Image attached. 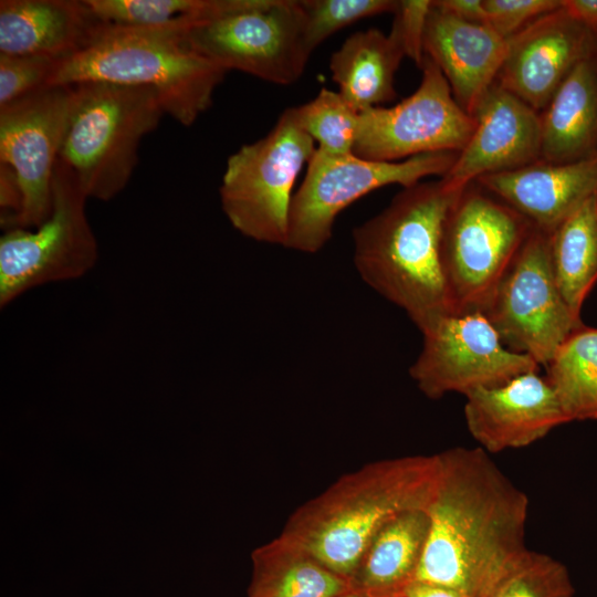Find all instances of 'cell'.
Listing matches in <instances>:
<instances>
[{
	"label": "cell",
	"instance_id": "18",
	"mask_svg": "<svg viewBox=\"0 0 597 597\" xmlns=\"http://www.w3.org/2000/svg\"><path fill=\"white\" fill-rule=\"evenodd\" d=\"M423 50L446 77L457 103L472 115L480 98L496 81L506 40L485 24L454 17L432 0Z\"/></svg>",
	"mask_w": 597,
	"mask_h": 597
},
{
	"label": "cell",
	"instance_id": "28",
	"mask_svg": "<svg viewBox=\"0 0 597 597\" xmlns=\"http://www.w3.org/2000/svg\"><path fill=\"white\" fill-rule=\"evenodd\" d=\"M568 570L552 556L526 549L486 597H573Z\"/></svg>",
	"mask_w": 597,
	"mask_h": 597
},
{
	"label": "cell",
	"instance_id": "9",
	"mask_svg": "<svg viewBox=\"0 0 597 597\" xmlns=\"http://www.w3.org/2000/svg\"><path fill=\"white\" fill-rule=\"evenodd\" d=\"M455 151L428 153L402 161H374L355 154L333 155L316 148L293 195L285 248L302 253L322 250L337 216L367 193L389 185L411 187L429 176L443 177Z\"/></svg>",
	"mask_w": 597,
	"mask_h": 597
},
{
	"label": "cell",
	"instance_id": "7",
	"mask_svg": "<svg viewBox=\"0 0 597 597\" xmlns=\"http://www.w3.org/2000/svg\"><path fill=\"white\" fill-rule=\"evenodd\" d=\"M315 150L289 107L264 137L233 153L219 188L231 226L256 242L285 247L292 190Z\"/></svg>",
	"mask_w": 597,
	"mask_h": 597
},
{
	"label": "cell",
	"instance_id": "25",
	"mask_svg": "<svg viewBox=\"0 0 597 597\" xmlns=\"http://www.w3.org/2000/svg\"><path fill=\"white\" fill-rule=\"evenodd\" d=\"M549 254L562 297L580 318L582 306L597 282V196L549 232Z\"/></svg>",
	"mask_w": 597,
	"mask_h": 597
},
{
	"label": "cell",
	"instance_id": "35",
	"mask_svg": "<svg viewBox=\"0 0 597 597\" xmlns=\"http://www.w3.org/2000/svg\"><path fill=\"white\" fill-rule=\"evenodd\" d=\"M563 7L597 34V0H563Z\"/></svg>",
	"mask_w": 597,
	"mask_h": 597
},
{
	"label": "cell",
	"instance_id": "3",
	"mask_svg": "<svg viewBox=\"0 0 597 597\" xmlns=\"http://www.w3.org/2000/svg\"><path fill=\"white\" fill-rule=\"evenodd\" d=\"M439 473V453L367 463L301 505L280 536L350 583L369 543L388 521L408 510H427Z\"/></svg>",
	"mask_w": 597,
	"mask_h": 597
},
{
	"label": "cell",
	"instance_id": "17",
	"mask_svg": "<svg viewBox=\"0 0 597 597\" xmlns=\"http://www.w3.org/2000/svg\"><path fill=\"white\" fill-rule=\"evenodd\" d=\"M464 419L488 453L527 447L570 422L551 384L532 370L465 396Z\"/></svg>",
	"mask_w": 597,
	"mask_h": 597
},
{
	"label": "cell",
	"instance_id": "14",
	"mask_svg": "<svg viewBox=\"0 0 597 597\" xmlns=\"http://www.w3.org/2000/svg\"><path fill=\"white\" fill-rule=\"evenodd\" d=\"M73 101L74 85H55L0 107V163L13 170L22 195L14 228L34 229L52 211L53 175Z\"/></svg>",
	"mask_w": 597,
	"mask_h": 597
},
{
	"label": "cell",
	"instance_id": "10",
	"mask_svg": "<svg viewBox=\"0 0 597 597\" xmlns=\"http://www.w3.org/2000/svg\"><path fill=\"white\" fill-rule=\"evenodd\" d=\"M49 218L34 229L7 230L0 239V305L44 284L77 280L91 271L98 247L86 214L87 197L57 160Z\"/></svg>",
	"mask_w": 597,
	"mask_h": 597
},
{
	"label": "cell",
	"instance_id": "27",
	"mask_svg": "<svg viewBox=\"0 0 597 597\" xmlns=\"http://www.w3.org/2000/svg\"><path fill=\"white\" fill-rule=\"evenodd\" d=\"M303 130L327 154H353L357 138L359 112L332 90L323 87L302 105L292 107Z\"/></svg>",
	"mask_w": 597,
	"mask_h": 597
},
{
	"label": "cell",
	"instance_id": "13",
	"mask_svg": "<svg viewBox=\"0 0 597 597\" xmlns=\"http://www.w3.org/2000/svg\"><path fill=\"white\" fill-rule=\"evenodd\" d=\"M421 334L422 348L409 373L430 399L450 392L465 397L540 368L530 356L509 349L480 312L447 315Z\"/></svg>",
	"mask_w": 597,
	"mask_h": 597
},
{
	"label": "cell",
	"instance_id": "4",
	"mask_svg": "<svg viewBox=\"0 0 597 597\" xmlns=\"http://www.w3.org/2000/svg\"><path fill=\"white\" fill-rule=\"evenodd\" d=\"M185 31L108 23L95 43L60 63L51 86L83 82L148 86L165 114L191 126L211 106L227 71L197 53Z\"/></svg>",
	"mask_w": 597,
	"mask_h": 597
},
{
	"label": "cell",
	"instance_id": "19",
	"mask_svg": "<svg viewBox=\"0 0 597 597\" xmlns=\"http://www.w3.org/2000/svg\"><path fill=\"white\" fill-rule=\"evenodd\" d=\"M107 25L86 0H1L0 54L64 61L95 43Z\"/></svg>",
	"mask_w": 597,
	"mask_h": 597
},
{
	"label": "cell",
	"instance_id": "21",
	"mask_svg": "<svg viewBox=\"0 0 597 597\" xmlns=\"http://www.w3.org/2000/svg\"><path fill=\"white\" fill-rule=\"evenodd\" d=\"M540 116L541 160L569 164L597 156V56L575 67Z\"/></svg>",
	"mask_w": 597,
	"mask_h": 597
},
{
	"label": "cell",
	"instance_id": "31",
	"mask_svg": "<svg viewBox=\"0 0 597 597\" xmlns=\"http://www.w3.org/2000/svg\"><path fill=\"white\" fill-rule=\"evenodd\" d=\"M562 4L563 0H483L486 25L504 40Z\"/></svg>",
	"mask_w": 597,
	"mask_h": 597
},
{
	"label": "cell",
	"instance_id": "11",
	"mask_svg": "<svg viewBox=\"0 0 597 597\" xmlns=\"http://www.w3.org/2000/svg\"><path fill=\"white\" fill-rule=\"evenodd\" d=\"M483 314L509 349L530 356L538 366H546L584 325L558 290L548 231L532 228Z\"/></svg>",
	"mask_w": 597,
	"mask_h": 597
},
{
	"label": "cell",
	"instance_id": "33",
	"mask_svg": "<svg viewBox=\"0 0 597 597\" xmlns=\"http://www.w3.org/2000/svg\"><path fill=\"white\" fill-rule=\"evenodd\" d=\"M433 3L461 20L486 25L483 0H433Z\"/></svg>",
	"mask_w": 597,
	"mask_h": 597
},
{
	"label": "cell",
	"instance_id": "29",
	"mask_svg": "<svg viewBox=\"0 0 597 597\" xmlns=\"http://www.w3.org/2000/svg\"><path fill=\"white\" fill-rule=\"evenodd\" d=\"M305 41L311 53L331 35L355 22L395 12L396 0H300Z\"/></svg>",
	"mask_w": 597,
	"mask_h": 597
},
{
	"label": "cell",
	"instance_id": "6",
	"mask_svg": "<svg viewBox=\"0 0 597 597\" xmlns=\"http://www.w3.org/2000/svg\"><path fill=\"white\" fill-rule=\"evenodd\" d=\"M184 38L227 72L276 85L298 81L312 54L300 0H223L220 10L186 29Z\"/></svg>",
	"mask_w": 597,
	"mask_h": 597
},
{
	"label": "cell",
	"instance_id": "23",
	"mask_svg": "<svg viewBox=\"0 0 597 597\" xmlns=\"http://www.w3.org/2000/svg\"><path fill=\"white\" fill-rule=\"evenodd\" d=\"M405 57L398 41L378 29L350 34L329 60L338 93L357 112L396 97L395 74Z\"/></svg>",
	"mask_w": 597,
	"mask_h": 597
},
{
	"label": "cell",
	"instance_id": "36",
	"mask_svg": "<svg viewBox=\"0 0 597 597\" xmlns=\"http://www.w3.org/2000/svg\"><path fill=\"white\" fill-rule=\"evenodd\" d=\"M336 597H370V596L363 593V591L353 589L350 587L347 591H345V593H343V594H341V595H338Z\"/></svg>",
	"mask_w": 597,
	"mask_h": 597
},
{
	"label": "cell",
	"instance_id": "2",
	"mask_svg": "<svg viewBox=\"0 0 597 597\" xmlns=\"http://www.w3.org/2000/svg\"><path fill=\"white\" fill-rule=\"evenodd\" d=\"M463 188L441 178L404 188L353 231L362 280L425 331L454 314L441 256L447 213Z\"/></svg>",
	"mask_w": 597,
	"mask_h": 597
},
{
	"label": "cell",
	"instance_id": "16",
	"mask_svg": "<svg viewBox=\"0 0 597 597\" xmlns=\"http://www.w3.org/2000/svg\"><path fill=\"white\" fill-rule=\"evenodd\" d=\"M471 116L474 132L441 177L450 187L461 189L482 176L515 170L541 159L540 113L496 81Z\"/></svg>",
	"mask_w": 597,
	"mask_h": 597
},
{
	"label": "cell",
	"instance_id": "20",
	"mask_svg": "<svg viewBox=\"0 0 597 597\" xmlns=\"http://www.w3.org/2000/svg\"><path fill=\"white\" fill-rule=\"evenodd\" d=\"M526 218L553 231L589 198L597 196V156L569 164L537 160L525 167L475 180Z\"/></svg>",
	"mask_w": 597,
	"mask_h": 597
},
{
	"label": "cell",
	"instance_id": "5",
	"mask_svg": "<svg viewBox=\"0 0 597 597\" xmlns=\"http://www.w3.org/2000/svg\"><path fill=\"white\" fill-rule=\"evenodd\" d=\"M165 115L148 86L83 82L74 101L59 160L86 197L108 201L122 192L138 163L142 139Z\"/></svg>",
	"mask_w": 597,
	"mask_h": 597
},
{
	"label": "cell",
	"instance_id": "30",
	"mask_svg": "<svg viewBox=\"0 0 597 597\" xmlns=\"http://www.w3.org/2000/svg\"><path fill=\"white\" fill-rule=\"evenodd\" d=\"M61 62L49 56L0 54V107L51 86Z\"/></svg>",
	"mask_w": 597,
	"mask_h": 597
},
{
	"label": "cell",
	"instance_id": "22",
	"mask_svg": "<svg viewBox=\"0 0 597 597\" xmlns=\"http://www.w3.org/2000/svg\"><path fill=\"white\" fill-rule=\"evenodd\" d=\"M429 533L427 510L401 512L375 535L350 579L370 597H404L416 579Z\"/></svg>",
	"mask_w": 597,
	"mask_h": 597
},
{
	"label": "cell",
	"instance_id": "24",
	"mask_svg": "<svg viewBox=\"0 0 597 597\" xmlns=\"http://www.w3.org/2000/svg\"><path fill=\"white\" fill-rule=\"evenodd\" d=\"M251 558L248 597H336L350 588L349 580L280 535Z\"/></svg>",
	"mask_w": 597,
	"mask_h": 597
},
{
	"label": "cell",
	"instance_id": "1",
	"mask_svg": "<svg viewBox=\"0 0 597 597\" xmlns=\"http://www.w3.org/2000/svg\"><path fill=\"white\" fill-rule=\"evenodd\" d=\"M440 473L427 507L429 533L415 580L486 597L527 549L528 498L483 449L439 453Z\"/></svg>",
	"mask_w": 597,
	"mask_h": 597
},
{
	"label": "cell",
	"instance_id": "32",
	"mask_svg": "<svg viewBox=\"0 0 597 597\" xmlns=\"http://www.w3.org/2000/svg\"><path fill=\"white\" fill-rule=\"evenodd\" d=\"M432 0L398 1L390 34L400 44L405 56L419 67L425 59L423 39Z\"/></svg>",
	"mask_w": 597,
	"mask_h": 597
},
{
	"label": "cell",
	"instance_id": "26",
	"mask_svg": "<svg viewBox=\"0 0 597 597\" xmlns=\"http://www.w3.org/2000/svg\"><path fill=\"white\" fill-rule=\"evenodd\" d=\"M545 367L569 421L597 420V328L576 329Z\"/></svg>",
	"mask_w": 597,
	"mask_h": 597
},
{
	"label": "cell",
	"instance_id": "8",
	"mask_svg": "<svg viewBox=\"0 0 597 597\" xmlns=\"http://www.w3.org/2000/svg\"><path fill=\"white\" fill-rule=\"evenodd\" d=\"M533 227L476 181L463 188L447 213L441 243L454 314L483 313Z\"/></svg>",
	"mask_w": 597,
	"mask_h": 597
},
{
	"label": "cell",
	"instance_id": "34",
	"mask_svg": "<svg viewBox=\"0 0 597 597\" xmlns=\"http://www.w3.org/2000/svg\"><path fill=\"white\" fill-rule=\"evenodd\" d=\"M404 597H468L462 591L446 585L413 580Z\"/></svg>",
	"mask_w": 597,
	"mask_h": 597
},
{
	"label": "cell",
	"instance_id": "12",
	"mask_svg": "<svg viewBox=\"0 0 597 597\" xmlns=\"http://www.w3.org/2000/svg\"><path fill=\"white\" fill-rule=\"evenodd\" d=\"M420 69V84L410 96L392 107L359 113L353 154L374 161H397L463 149L474 132V118L457 103L446 77L428 56Z\"/></svg>",
	"mask_w": 597,
	"mask_h": 597
},
{
	"label": "cell",
	"instance_id": "15",
	"mask_svg": "<svg viewBox=\"0 0 597 597\" xmlns=\"http://www.w3.org/2000/svg\"><path fill=\"white\" fill-rule=\"evenodd\" d=\"M597 56V34L562 4L506 40L496 82L541 113L583 61Z\"/></svg>",
	"mask_w": 597,
	"mask_h": 597
}]
</instances>
